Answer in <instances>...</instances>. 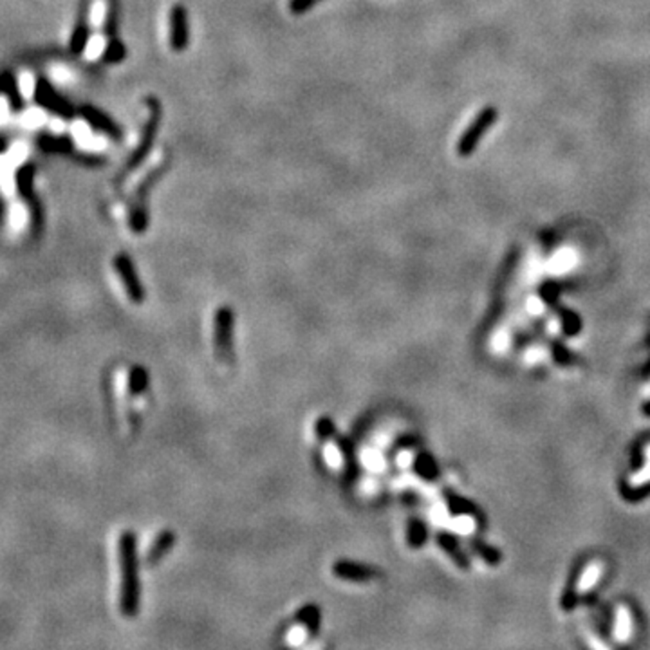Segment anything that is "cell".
<instances>
[{
  "instance_id": "obj_16",
  "label": "cell",
  "mask_w": 650,
  "mask_h": 650,
  "mask_svg": "<svg viewBox=\"0 0 650 650\" xmlns=\"http://www.w3.org/2000/svg\"><path fill=\"white\" fill-rule=\"evenodd\" d=\"M175 542H177V535L172 529H163L161 533H157V537L154 538L149 551H147V556H145L147 568H154V566L161 562L166 554L170 553L172 547L175 546Z\"/></svg>"
},
{
  "instance_id": "obj_9",
  "label": "cell",
  "mask_w": 650,
  "mask_h": 650,
  "mask_svg": "<svg viewBox=\"0 0 650 650\" xmlns=\"http://www.w3.org/2000/svg\"><path fill=\"white\" fill-rule=\"evenodd\" d=\"M112 267L116 271V275L119 276V282H121L123 289L127 293L128 300L138 304V306L143 304L147 300V291H145V286L141 284L140 275H138V269H135L132 258L127 253H118L112 258Z\"/></svg>"
},
{
  "instance_id": "obj_14",
  "label": "cell",
  "mask_w": 650,
  "mask_h": 650,
  "mask_svg": "<svg viewBox=\"0 0 650 650\" xmlns=\"http://www.w3.org/2000/svg\"><path fill=\"white\" fill-rule=\"evenodd\" d=\"M89 38H91V26H89V4L87 2H83L82 9H80L78 20H76L75 27H73V33H71V38H69L71 54H75V57L83 54V51H85L89 45Z\"/></svg>"
},
{
  "instance_id": "obj_24",
  "label": "cell",
  "mask_w": 650,
  "mask_h": 650,
  "mask_svg": "<svg viewBox=\"0 0 650 650\" xmlns=\"http://www.w3.org/2000/svg\"><path fill=\"white\" fill-rule=\"evenodd\" d=\"M645 468H642V471H640V473H637V475H634L633 477V480H630V482H633V486H640V485H643V482H647V480H650V446H647V461H645Z\"/></svg>"
},
{
  "instance_id": "obj_20",
  "label": "cell",
  "mask_w": 650,
  "mask_h": 650,
  "mask_svg": "<svg viewBox=\"0 0 650 650\" xmlns=\"http://www.w3.org/2000/svg\"><path fill=\"white\" fill-rule=\"evenodd\" d=\"M633 634V618H630V612L625 609V607H620L618 612H616V623H614V637L618 642H627L628 637Z\"/></svg>"
},
{
  "instance_id": "obj_11",
  "label": "cell",
  "mask_w": 650,
  "mask_h": 650,
  "mask_svg": "<svg viewBox=\"0 0 650 650\" xmlns=\"http://www.w3.org/2000/svg\"><path fill=\"white\" fill-rule=\"evenodd\" d=\"M78 116L83 121L87 123L92 131L107 135V138H110L112 141L123 140V128L110 118L109 114L103 112V110L98 109V107H94V105H82L78 109Z\"/></svg>"
},
{
  "instance_id": "obj_19",
  "label": "cell",
  "mask_w": 650,
  "mask_h": 650,
  "mask_svg": "<svg viewBox=\"0 0 650 650\" xmlns=\"http://www.w3.org/2000/svg\"><path fill=\"white\" fill-rule=\"evenodd\" d=\"M149 389V372L143 367L134 365L128 371V394L131 396H143Z\"/></svg>"
},
{
  "instance_id": "obj_17",
  "label": "cell",
  "mask_w": 650,
  "mask_h": 650,
  "mask_svg": "<svg viewBox=\"0 0 650 650\" xmlns=\"http://www.w3.org/2000/svg\"><path fill=\"white\" fill-rule=\"evenodd\" d=\"M0 92L8 98L9 109L11 112H20L24 109V96L18 87V82L11 71H4L0 73Z\"/></svg>"
},
{
  "instance_id": "obj_18",
  "label": "cell",
  "mask_w": 650,
  "mask_h": 650,
  "mask_svg": "<svg viewBox=\"0 0 650 650\" xmlns=\"http://www.w3.org/2000/svg\"><path fill=\"white\" fill-rule=\"evenodd\" d=\"M127 54V45L123 44V40L119 38V36H112V38H109L107 45H105L103 54H101V61H103V64H109V66H116V64L125 61Z\"/></svg>"
},
{
  "instance_id": "obj_22",
  "label": "cell",
  "mask_w": 650,
  "mask_h": 650,
  "mask_svg": "<svg viewBox=\"0 0 650 650\" xmlns=\"http://www.w3.org/2000/svg\"><path fill=\"white\" fill-rule=\"evenodd\" d=\"M118 27H119V6L116 0H110L109 8H107V15L103 20V33L107 38L118 36Z\"/></svg>"
},
{
  "instance_id": "obj_2",
  "label": "cell",
  "mask_w": 650,
  "mask_h": 650,
  "mask_svg": "<svg viewBox=\"0 0 650 650\" xmlns=\"http://www.w3.org/2000/svg\"><path fill=\"white\" fill-rule=\"evenodd\" d=\"M145 105H147V119L143 123V128H141V135L140 141H138V147L132 150L131 156L127 157V161L123 165L121 172L118 175V183H121L125 177L132 174L134 170H138L141 165L145 163V159L149 157V154L152 152L154 141L157 138V132H159V127H161V119H163V105L161 101L157 100L156 96H149L145 100Z\"/></svg>"
},
{
  "instance_id": "obj_6",
  "label": "cell",
  "mask_w": 650,
  "mask_h": 650,
  "mask_svg": "<svg viewBox=\"0 0 650 650\" xmlns=\"http://www.w3.org/2000/svg\"><path fill=\"white\" fill-rule=\"evenodd\" d=\"M163 168H154L135 190L134 197H132L131 206H128V228L132 230V233L135 235H143L147 230H149L150 224V208H149V199L150 193H152L154 184L157 183V179L161 177Z\"/></svg>"
},
{
  "instance_id": "obj_5",
  "label": "cell",
  "mask_w": 650,
  "mask_h": 650,
  "mask_svg": "<svg viewBox=\"0 0 650 650\" xmlns=\"http://www.w3.org/2000/svg\"><path fill=\"white\" fill-rule=\"evenodd\" d=\"M214 354L219 363L232 367L235 363V311L221 306L214 313Z\"/></svg>"
},
{
  "instance_id": "obj_4",
  "label": "cell",
  "mask_w": 650,
  "mask_h": 650,
  "mask_svg": "<svg viewBox=\"0 0 650 650\" xmlns=\"http://www.w3.org/2000/svg\"><path fill=\"white\" fill-rule=\"evenodd\" d=\"M35 175H36V165L35 163H24L17 172H15V183H17L18 193L24 199L29 212V228H31V237L38 239L44 232L45 226V215H44V206L40 202L38 195L35 192Z\"/></svg>"
},
{
  "instance_id": "obj_26",
  "label": "cell",
  "mask_w": 650,
  "mask_h": 650,
  "mask_svg": "<svg viewBox=\"0 0 650 650\" xmlns=\"http://www.w3.org/2000/svg\"><path fill=\"white\" fill-rule=\"evenodd\" d=\"M8 140H4V138H0V154H4L6 150H8Z\"/></svg>"
},
{
  "instance_id": "obj_7",
  "label": "cell",
  "mask_w": 650,
  "mask_h": 650,
  "mask_svg": "<svg viewBox=\"0 0 650 650\" xmlns=\"http://www.w3.org/2000/svg\"><path fill=\"white\" fill-rule=\"evenodd\" d=\"M497 118L498 112L495 107H485V109L480 110L457 140V147H455L457 156L468 157L475 152V149L479 147L480 140L485 138L486 132L497 123Z\"/></svg>"
},
{
  "instance_id": "obj_13",
  "label": "cell",
  "mask_w": 650,
  "mask_h": 650,
  "mask_svg": "<svg viewBox=\"0 0 650 650\" xmlns=\"http://www.w3.org/2000/svg\"><path fill=\"white\" fill-rule=\"evenodd\" d=\"M331 571L338 580L350 582V584H371V582H374L380 576V571L369 566V563L354 562V560L347 559L337 560V562L332 563Z\"/></svg>"
},
{
  "instance_id": "obj_25",
  "label": "cell",
  "mask_w": 650,
  "mask_h": 650,
  "mask_svg": "<svg viewBox=\"0 0 650 650\" xmlns=\"http://www.w3.org/2000/svg\"><path fill=\"white\" fill-rule=\"evenodd\" d=\"M76 161H80L85 166H100L105 165V157L98 154H76Z\"/></svg>"
},
{
  "instance_id": "obj_10",
  "label": "cell",
  "mask_w": 650,
  "mask_h": 650,
  "mask_svg": "<svg viewBox=\"0 0 650 650\" xmlns=\"http://www.w3.org/2000/svg\"><path fill=\"white\" fill-rule=\"evenodd\" d=\"M168 44L174 52L186 51L190 45V18L183 4H174L168 13Z\"/></svg>"
},
{
  "instance_id": "obj_3",
  "label": "cell",
  "mask_w": 650,
  "mask_h": 650,
  "mask_svg": "<svg viewBox=\"0 0 650 650\" xmlns=\"http://www.w3.org/2000/svg\"><path fill=\"white\" fill-rule=\"evenodd\" d=\"M314 434L323 445L327 446V452L332 454L331 464H337L344 471L345 477H353L354 471H356V464H354V450L349 439L338 432L334 423L329 418L316 419Z\"/></svg>"
},
{
  "instance_id": "obj_12",
  "label": "cell",
  "mask_w": 650,
  "mask_h": 650,
  "mask_svg": "<svg viewBox=\"0 0 650 650\" xmlns=\"http://www.w3.org/2000/svg\"><path fill=\"white\" fill-rule=\"evenodd\" d=\"M320 621H322V612L318 605L309 603V605L302 607L297 616L293 618V628L288 637L293 643H302L306 637L318 633Z\"/></svg>"
},
{
  "instance_id": "obj_15",
  "label": "cell",
  "mask_w": 650,
  "mask_h": 650,
  "mask_svg": "<svg viewBox=\"0 0 650 650\" xmlns=\"http://www.w3.org/2000/svg\"><path fill=\"white\" fill-rule=\"evenodd\" d=\"M36 147L40 152L49 154V156H73L75 154V140L64 134L44 132L36 138Z\"/></svg>"
},
{
  "instance_id": "obj_23",
  "label": "cell",
  "mask_w": 650,
  "mask_h": 650,
  "mask_svg": "<svg viewBox=\"0 0 650 650\" xmlns=\"http://www.w3.org/2000/svg\"><path fill=\"white\" fill-rule=\"evenodd\" d=\"M320 2L322 0H289L288 9L293 15H304L311 11L316 4H320Z\"/></svg>"
},
{
  "instance_id": "obj_21",
  "label": "cell",
  "mask_w": 650,
  "mask_h": 650,
  "mask_svg": "<svg viewBox=\"0 0 650 650\" xmlns=\"http://www.w3.org/2000/svg\"><path fill=\"white\" fill-rule=\"evenodd\" d=\"M602 571H603L602 563L591 562L589 566L584 569V573H582V578H580V582H578V591H580V593H585V591L593 589L594 585L600 582Z\"/></svg>"
},
{
  "instance_id": "obj_8",
  "label": "cell",
  "mask_w": 650,
  "mask_h": 650,
  "mask_svg": "<svg viewBox=\"0 0 650 650\" xmlns=\"http://www.w3.org/2000/svg\"><path fill=\"white\" fill-rule=\"evenodd\" d=\"M33 98L38 107L47 110L52 116H58L61 119L76 118L75 105L71 103L66 96H61L57 89L52 87V83L47 78H38L35 83Z\"/></svg>"
},
{
  "instance_id": "obj_1",
  "label": "cell",
  "mask_w": 650,
  "mask_h": 650,
  "mask_svg": "<svg viewBox=\"0 0 650 650\" xmlns=\"http://www.w3.org/2000/svg\"><path fill=\"white\" fill-rule=\"evenodd\" d=\"M119 559V611L132 618L138 614L141 605L140 585V556H138V538L134 531H123L118 542Z\"/></svg>"
},
{
  "instance_id": "obj_27",
  "label": "cell",
  "mask_w": 650,
  "mask_h": 650,
  "mask_svg": "<svg viewBox=\"0 0 650 650\" xmlns=\"http://www.w3.org/2000/svg\"><path fill=\"white\" fill-rule=\"evenodd\" d=\"M2 215H4V202L0 199V223H2Z\"/></svg>"
}]
</instances>
